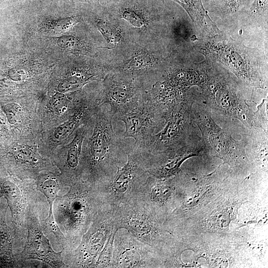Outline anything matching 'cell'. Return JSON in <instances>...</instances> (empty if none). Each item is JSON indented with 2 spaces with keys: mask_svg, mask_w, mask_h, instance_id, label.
<instances>
[{
  "mask_svg": "<svg viewBox=\"0 0 268 268\" xmlns=\"http://www.w3.org/2000/svg\"><path fill=\"white\" fill-rule=\"evenodd\" d=\"M245 86L229 73L211 67L207 78L201 88L202 101L212 117L227 128L230 123L241 122L249 132L261 128L254 111L244 91Z\"/></svg>",
  "mask_w": 268,
  "mask_h": 268,
  "instance_id": "obj_1",
  "label": "cell"
},
{
  "mask_svg": "<svg viewBox=\"0 0 268 268\" xmlns=\"http://www.w3.org/2000/svg\"><path fill=\"white\" fill-rule=\"evenodd\" d=\"M192 116L210 156L221 159L235 172L249 168L250 162L246 151L249 132L242 133L240 140L234 138L226 129L224 130L215 122L202 102L200 92L193 104Z\"/></svg>",
  "mask_w": 268,
  "mask_h": 268,
  "instance_id": "obj_2",
  "label": "cell"
},
{
  "mask_svg": "<svg viewBox=\"0 0 268 268\" xmlns=\"http://www.w3.org/2000/svg\"><path fill=\"white\" fill-rule=\"evenodd\" d=\"M200 51L207 59L224 66L246 87L267 90V66L246 47L217 35L204 42Z\"/></svg>",
  "mask_w": 268,
  "mask_h": 268,
  "instance_id": "obj_3",
  "label": "cell"
},
{
  "mask_svg": "<svg viewBox=\"0 0 268 268\" xmlns=\"http://www.w3.org/2000/svg\"><path fill=\"white\" fill-rule=\"evenodd\" d=\"M114 115L110 108L101 109L96 117L93 132L88 142L87 162L97 184L111 177L125 153L126 144L113 128Z\"/></svg>",
  "mask_w": 268,
  "mask_h": 268,
  "instance_id": "obj_4",
  "label": "cell"
},
{
  "mask_svg": "<svg viewBox=\"0 0 268 268\" xmlns=\"http://www.w3.org/2000/svg\"><path fill=\"white\" fill-rule=\"evenodd\" d=\"M113 209L115 229L127 230L155 250L160 247L164 230L158 215L159 210L137 197Z\"/></svg>",
  "mask_w": 268,
  "mask_h": 268,
  "instance_id": "obj_5",
  "label": "cell"
},
{
  "mask_svg": "<svg viewBox=\"0 0 268 268\" xmlns=\"http://www.w3.org/2000/svg\"><path fill=\"white\" fill-rule=\"evenodd\" d=\"M199 93L190 89L181 101L164 113L162 129L150 137L142 153L180 145L199 135L200 131L192 116V106Z\"/></svg>",
  "mask_w": 268,
  "mask_h": 268,
  "instance_id": "obj_6",
  "label": "cell"
},
{
  "mask_svg": "<svg viewBox=\"0 0 268 268\" xmlns=\"http://www.w3.org/2000/svg\"><path fill=\"white\" fill-rule=\"evenodd\" d=\"M127 163L121 168L117 167L115 173L97 184L105 203L117 207L135 196L142 183L149 174L146 171L145 158L141 149L134 143L126 146Z\"/></svg>",
  "mask_w": 268,
  "mask_h": 268,
  "instance_id": "obj_7",
  "label": "cell"
},
{
  "mask_svg": "<svg viewBox=\"0 0 268 268\" xmlns=\"http://www.w3.org/2000/svg\"><path fill=\"white\" fill-rule=\"evenodd\" d=\"M142 154L148 173L160 179L169 178L177 175L179 174L181 165L188 158L209 155L200 135L185 143Z\"/></svg>",
  "mask_w": 268,
  "mask_h": 268,
  "instance_id": "obj_8",
  "label": "cell"
},
{
  "mask_svg": "<svg viewBox=\"0 0 268 268\" xmlns=\"http://www.w3.org/2000/svg\"><path fill=\"white\" fill-rule=\"evenodd\" d=\"M117 117L125 124L124 138H133L141 151L150 137L158 132L164 124L163 113L148 99L146 93L136 107Z\"/></svg>",
  "mask_w": 268,
  "mask_h": 268,
  "instance_id": "obj_9",
  "label": "cell"
},
{
  "mask_svg": "<svg viewBox=\"0 0 268 268\" xmlns=\"http://www.w3.org/2000/svg\"><path fill=\"white\" fill-rule=\"evenodd\" d=\"M155 251L127 230L119 229L113 241L112 268L156 267Z\"/></svg>",
  "mask_w": 268,
  "mask_h": 268,
  "instance_id": "obj_10",
  "label": "cell"
},
{
  "mask_svg": "<svg viewBox=\"0 0 268 268\" xmlns=\"http://www.w3.org/2000/svg\"><path fill=\"white\" fill-rule=\"evenodd\" d=\"M114 209L105 204L98 212L91 227L84 236L77 253L78 265L83 267H95L98 257L115 230Z\"/></svg>",
  "mask_w": 268,
  "mask_h": 268,
  "instance_id": "obj_11",
  "label": "cell"
},
{
  "mask_svg": "<svg viewBox=\"0 0 268 268\" xmlns=\"http://www.w3.org/2000/svg\"><path fill=\"white\" fill-rule=\"evenodd\" d=\"M144 93L131 78L124 76L118 80L108 77L97 103L109 105L111 111L117 117L136 107Z\"/></svg>",
  "mask_w": 268,
  "mask_h": 268,
  "instance_id": "obj_12",
  "label": "cell"
},
{
  "mask_svg": "<svg viewBox=\"0 0 268 268\" xmlns=\"http://www.w3.org/2000/svg\"><path fill=\"white\" fill-rule=\"evenodd\" d=\"M28 235L21 255L25 259H35L45 262L52 268H63L62 251L53 250L49 240L45 236L37 219H29L27 225Z\"/></svg>",
  "mask_w": 268,
  "mask_h": 268,
  "instance_id": "obj_13",
  "label": "cell"
},
{
  "mask_svg": "<svg viewBox=\"0 0 268 268\" xmlns=\"http://www.w3.org/2000/svg\"><path fill=\"white\" fill-rule=\"evenodd\" d=\"M176 180V176L169 178L160 179L149 174L140 185L135 197L142 199L159 210L172 198L175 190Z\"/></svg>",
  "mask_w": 268,
  "mask_h": 268,
  "instance_id": "obj_14",
  "label": "cell"
},
{
  "mask_svg": "<svg viewBox=\"0 0 268 268\" xmlns=\"http://www.w3.org/2000/svg\"><path fill=\"white\" fill-rule=\"evenodd\" d=\"M246 150L249 152L261 173H267L268 133L261 128L252 129L248 134Z\"/></svg>",
  "mask_w": 268,
  "mask_h": 268,
  "instance_id": "obj_15",
  "label": "cell"
},
{
  "mask_svg": "<svg viewBox=\"0 0 268 268\" xmlns=\"http://www.w3.org/2000/svg\"><path fill=\"white\" fill-rule=\"evenodd\" d=\"M186 10L192 20L201 29L210 36L221 32L203 7L202 0H174Z\"/></svg>",
  "mask_w": 268,
  "mask_h": 268,
  "instance_id": "obj_16",
  "label": "cell"
},
{
  "mask_svg": "<svg viewBox=\"0 0 268 268\" xmlns=\"http://www.w3.org/2000/svg\"><path fill=\"white\" fill-rule=\"evenodd\" d=\"M92 107L86 103L79 104L73 115L63 124L58 127L54 133V137L58 139H60L70 134L80 124L86 120L90 114H92L95 110L96 106Z\"/></svg>",
  "mask_w": 268,
  "mask_h": 268,
  "instance_id": "obj_17",
  "label": "cell"
},
{
  "mask_svg": "<svg viewBox=\"0 0 268 268\" xmlns=\"http://www.w3.org/2000/svg\"><path fill=\"white\" fill-rule=\"evenodd\" d=\"M85 126L83 125L77 130L67 148V163L68 166L73 170L78 167L80 160L82 143L86 133Z\"/></svg>",
  "mask_w": 268,
  "mask_h": 268,
  "instance_id": "obj_18",
  "label": "cell"
},
{
  "mask_svg": "<svg viewBox=\"0 0 268 268\" xmlns=\"http://www.w3.org/2000/svg\"><path fill=\"white\" fill-rule=\"evenodd\" d=\"M154 66L152 59L148 55L141 54L134 57L126 63L120 69L129 77L130 75L139 74L151 68Z\"/></svg>",
  "mask_w": 268,
  "mask_h": 268,
  "instance_id": "obj_19",
  "label": "cell"
},
{
  "mask_svg": "<svg viewBox=\"0 0 268 268\" xmlns=\"http://www.w3.org/2000/svg\"><path fill=\"white\" fill-rule=\"evenodd\" d=\"M37 190L46 197L49 204V214H53V204L59 190L57 181L53 178H48L38 185Z\"/></svg>",
  "mask_w": 268,
  "mask_h": 268,
  "instance_id": "obj_20",
  "label": "cell"
},
{
  "mask_svg": "<svg viewBox=\"0 0 268 268\" xmlns=\"http://www.w3.org/2000/svg\"><path fill=\"white\" fill-rule=\"evenodd\" d=\"M117 230H114L111 234L98 257L95 267L112 268L113 244L115 234Z\"/></svg>",
  "mask_w": 268,
  "mask_h": 268,
  "instance_id": "obj_21",
  "label": "cell"
},
{
  "mask_svg": "<svg viewBox=\"0 0 268 268\" xmlns=\"http://www.w3.org/2000/svg\"><path fill=\"white\" fill-rule=\"evenodd\" d=\"M213 1L222 12L235 13L246 4L247 0H213Z\"/></svg>",
  "mask_w": 268,
  "mask_h": 268,
  "instance_id": "obj_22",
  "label": "cell"
},
{
  "mask_svg": "<svg viewBox=\"0 0 268 268\" xmlns=\"http://www.w3.org/2000/svg\"><path fill=\"white\" fill-rule=\"evenodd\" d=\"M87 80L83 77L73 76L61 82L58 89L61 93L74 91L80 88Z\"/></svg>",
  "mask_w": 268,
  "mask_h": 268,
  "instance_id": "obj_23",
  "label": "cell"
},
{
  "mask_svg": "<svg viewBox=\"0 0 268 268\" xmlns=\"http://www.w3.org/2000/svg\"><path fill=\"white\" fill-rule=\"evenodd\" d=\"M97 27L108 42L112 44L118 43L120 39V35L117 30L110 24L99 21Z\"/></svg>",
  "mask_w": 268,
  "mask_h": 268,
  "instance_id": "obj_24",
  "label": "cell"
},
{
  "mask_svg": "<svg viewBox=\"0 0 268 268\" xmlns=\"http://www.w3.org/2000/svg\"><path fill=\"white\" fill-rule=\"evenodd\" d=\"M268 97H267L257 106V110L255 111L256 117L260 127L266 133L268 132Z\"/></svg>",
  "mask_w": 268,
  "mask_h": 268,
  "instance_id": "obj_25",
  "label": "cell"
},
{
  "mask_svg": "<svg viewBox=\"0 0 268 268\" xmlns=\"http://www.w3.org/2000/svg\"><path fill=\"white\" fill-rule=\"evenodd\" d=\"M250 0L252 2L248 10V13L250 15L259 16L265 15L267 17L268 0Z\"/></svg>",
  "mask_w": 268,
  "mask_h": 268,
  "instance_id": "obj_26",
  "label": "cell"
},
{
  "mask_svg": "<svg viewBox=\"0 0 268 268\" xmlns=\"http://www.w3.org/2000/svg\"><path fill=\"white\" fill-rule=\"evenodd\" d=\"M21 110L20 106L14 103L7 104L3 109L7 121L12 125L18 122Z\"/></svg>",
  "mask_w": 268,
  "mask_h": 268,
  "instance_id": "obj_27",
  "label": "cell"
},
{
  "mask_svg": "<svg viewBox=\"0 0 268 268\" xmlns=\"http://www.w3.org/2000/svg\"><path fill=\"white\" fill-rule=\"evenodd\" d=\"M44 229L48 233H52L60 240H63L65 236L56 222L53 214H49L44 223Z\"/></svg>",
  "mask_w": 268,
  "mask_h": 268,
  "instance_id": "obj_28",
  "label": "cell"
},
{
  "mask_svg": "<svg viewBox=\"0 0 268 268\" xmlns=\"http://www.w3.org/2000/svg\"><path fill=\"white\" fill-rule=\"evenodd\" d=\"M122 15L124 18L129 21L134 26L141 27L145 23V20L142 17L132 10H126L123 12Z\"/></svg>",
  "mask_w": 268,
  "mask_h": 268,
  "instance_id": "obj_29",
  "label": "cell"
},
{
  "mask_svg": "<svg viewBox=\"0 0 268 268\" xmlns=\"http://www.w3.org/2000/svg\"><path fill=\"white\" fill-rule=\"evenodd\" d=\"M68 102L67 97L64 94L57 93L52 98L51 106L55 110L61 111L67 107Z\"/></svg>",
  "mask_w": 268,
  "mask_h": 268,
  "instance_id": "obj_30",
  "label": "cell"
},
{
  "mask_svg": "<svg viewBox=\"0 0 268 268\" xmlns=\"http://www.w3.org/2000/svg\"><path fill=\"white\" fill-rule=\"evenodd\" d=\"M16 153L17 157L21 159V160L29 161V158L31 160L33 159L32 151L26 148H21L17 150Z\"/></svg>",
  "mask_w": 268,
  "mask_h": 268,
  "instance_id": "obj_31",
  "label": "cell"
},
{
  "mask_svg": "<svg viewBox=\"0 0 268 268\" xmlns=\"http://www.w3.org/2000/svg\"><path fill=\"white\" fill-rule=\"evenodd\" d=\"M7 119L3 112L0 110V125H4L6 124Z\"/></svg>",
  "mask_w": 268,
  "mask_h": 268,
  "instance_id": "obj_32",
  "label": "cell"
}]
</instances>
